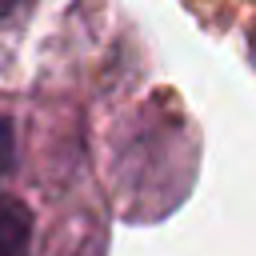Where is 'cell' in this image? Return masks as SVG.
<instances>
[{"mask_svg":"<svg viewBox=\"0 0 256 256\" xmlns=\"http://www.w3.org/2000/svg\"><path fill=\"white\" fill-rule=\"evenodd\" d=\"M32 240V216L20 200L0 196V256H28Z\"/></svg>","mask_w":256,"mask_h":256,"instance_id":"6da1fadb","label":"cell"},{"mask_svg":"<svg viewBox=\"0 0 256 256\" xmlns=\"http://www.w3.org/2000/svg\"><path fill=\"white\" fill-rule=\"evenodd\" d=\"M12 156H16V136H12V124H8V120H0V176H8Z\"/></svg>","mask_w":256,"mask_h":256,"instance_id":"7a4b0ae2","label":"cell"}]
</instances>
